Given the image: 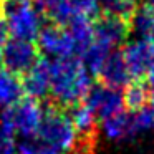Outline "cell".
<instances>
[{
    "label": "cell",
    "instance_id": "18",
    "mask_svg": "<svg viewBox=\"0 0 154 154\" xmlns=\"http://www.w3.org/2000/svg\"><path fill=\"white\" fill-rule=\"evenodd\" d=\"M66 4L73 18L85 17V18H90V20H94L100 15L98 0H66Z\"/></svg>",
    "mask_w": 154,
    "mask_h": 154
},
{
    "label": "cell",
    "instance_id": "11",
    "mask_svg": "<svg viewBox=\"0 0 154 154\" xmlns=\"http://www.w3.org/2000/svg\"><path fill=\"white\" fill-rule=\"evenodd\" d=\"M96 76L101 85H106L109 88H116V90L126 88L131 83V80H133L129 68H128L126 61H124L123 53L118 50H114L106 58V61L103 63V66L98 71Z\"/></svg>",
    "mask_w": 154,
    "mask_h": 154
},
{
    "label": "cell",
    "instance_id": "10",
    "mask_svg": "<svg viewBox=\"0 0 154 154\" xmlns=\"http://www.w3.org/2000/svg\"><path fill=\"white\" fill-rule=\"evenodd\" d=\"M93 28L94 40L114 50L126 42L128 35L131 32V23L128 20H121L116 17L101 15V17L94 18Z\"/></svg>",
    "mask_w": 154,
    "mask_h": 154
},
{
    "label": "cell",
    "instance_id": "20",
    "mask_svg": "<svg viewBox=\"0 0 154 154\" xmlns=\"http://www.w3.org/2000/svg\"><path fill=\"white\" fill-rule=\"evenodd\" d=\"M0 154H17L14 136L0 128Z\"/></svg>",
    "mask_w": 154,
    "mask_h": 154
},
{
    "label": "cell",
    "instance_id": "5",
    "mask_svg": "<svg viewBox=\"0 0 154 154\" xmlns=\"http://www.w3.org/2000/svg\"><path fill=\"white\" fill-rule=\"evenodd\" d=\"M152 128V114L151 109L144 108L139 111H121L118 114L101 121V131L106 139L119 143V141L134 139L139 134L146 133Z\"/></svg>",
    "mask_w": 154,
    "mask_h": 154
},
{
    "label": "cell",
    "instance_id": "22",
    "mask_svg": "<svg viewBox=\"0 0 154 154\" xmlns=\"http://www.w3.org/2000/svg\"><path fill=\"white\" fill-rule=\"evenodd\" d=\"M146 85H147V88H149V91H151V100H152L154 98V65L149 70V73L146 75Z\"/></svg>",
    "mask_w": 154,
    "mask_h": 154
},
{
    "label": "cell",
    "instance_id": "2",
    "mask_svg": "<svg viewBox=\"0 0 154 154\" xmlns=\"http://www.w3.org/2000/svg\"><path fill=\"white\" fill-rule=\"evenodd\" d=\"M0 15L12 38L33 42L43 28V15L27 0H0Z\"/></svg>",
    "mask_w": 154,
    "mask_h": 154
},
{
    "label": "cell",
    "instance_id": "13",
    "mask_svg": "<svg viewBox=\"0 0 154 154\" xmlns=\"http://www.w3.org/2000/svg\"><path fill=\"white\" fill-rule=\"evenodd\" d=\"M23 83L18 75L8 70H0V106L8 108L23 98Z\"/></svg>",
    "mask_w": 154,
    "mask_h": 154
},
{
    "label": "cell",
    "instance_id": "23",
    "mask_svg": "<svg viewBox=\"0 0 154 154\" xmlns=\"http://www.w3.org/2000/svg\"><path fill=\"white\" fill-rule=\"evenodd\" d=\"M143 2H144V7L154 12V0H143Z\"/></svg>",
    "mask_w": 154,
    "mask_h": 154
},
{
    "label": "cell",
    "instance_id": "14",
    "mask_svg": "<svg viewBox=\"0 0 154 154\" xmlns=\"http://www.w3.org/2000/svg\"><path fill=\"white\" fill-rule=\"evenodd\" d=\"M66 28L70 30L71 37H73V40H75L76 57L81 58V55L88 50V47H90L94 40L93 22H91L90 18H85V17H76L66 25Z\"/></svg>",
    "mask_w": 154,
    "mask_h": 154
},
{
    "label": "cell",
    "instance_id": "4",
    "mask_svg": "<svg viewBox=\"0 0 154 154\" xmlns=\"http://www.w3.org/2000/svg\"><path fill=\"white\" fill-rule=\"evenodd\" d=\"M37 139L53 147L60 154L73 151L76 146V131L73 128L70 116L60 106H48L45 111L43 121L37 133Z\"/></svg>",
    "mask_w": 154,
    "mask_h": 154
},
{
    "label": "cell",
    "instance_id": "21",
    "mask_svg": "<svg viewBox=\"0 0 154 154\" xmlns=\"http://www.w3.org/2000/svg\"><path fill=\"white\" fill-rule=\"evenodd\" d=\"M7 35H8L7 25H5V20L2 18V15H0V51H2V48H4L5 42L8 40V38H7Z\"/></svg>",
    "mask_w": 154,
    "mask_h": 154
},
{
    "label": "cell",
    "instance_id": "8",
    "mask_svg": "<svg viewBox=\"0 0 154 154\" xmlns=\"http://www.w3.org/2000/svg\"><path fill=\"white\" fill-rule=\"evenodd\" d=\"M123 57L133 80L144 78L154 65V45L146 38H136L124 45Z\"/></svg>",
    "mask_w": 154,
    "mask_h": 154
},
{
    "label": "cell",
    "instance_id": "19",
    "mask_svg": "<svg viewBox=\"0 0 154 154\" xmlns=\"http://www.w3.org/2000/svg\"><path fill=\"white\" fill-rule=\"evenodd\" d=\"M17 154H60V152L55 151L53 147L47 146L45 143H42L37 137H32V139H25L22 144H18Z\"/></svg>",
    "mask_w": 154,
    "mask_h": 154
},
{
    "label": "cell",
    "instance_id": "26",
    "mask_svg": "<svg viewBox=\"0 0 154 154\" xmlns=\"http://www.w3.org/2000/svg\"><path fill=\"white\" fill-rule=\"evenodd\" d=\"M27 2H28V0H27Z\"/></svg>",
    "mask_w": 154,
    "mask_h": 154
},
{
    "label": "cell",
    "instance_id": "3",
    "mask_svg": "<svg viewBox=\"0 0 154 154\" xmlns=\"http://www.w3.org/2000/svg\"><path fill=\"white\" fill-rule=\"evenodd\" d=\"M43 116L45 111L40 101L27 96L22 98L14 106L5 108L0 116V128L12 136L18 134L25 139H32L37 136Z\"/></svg>",
    "mask_w": 154,
    "mask_h": 154
},
{
    "label": "cell",
    "instance_id": "25",
    "mask_svg": "<svg viewBox=\"0 0 154 154\" xmlns=\"http://www.w3.org/2000/svg\"><path fill=\"white\" fill-rule=\"evenodd\" d=\"M151 114H152V128H154V98H152V108H151Z\"/></svg>",
    "mask_w": 154,
    "mask_h": 154
},
{
    "label": "cell",
    "instance_id": "9",
    "mask_svg": "<svg viewBox=\"0 0 154 154\" xmlns=\"http://www.w3.org/2000/svg\"><path fill=\"white\" fill-rule=\"evenodd\" d=\"M85 103L90 106V109L101 121L124 111L123 93L116 88H109L101 83L96 85V86H91L88 96L85 98Z\"/></svg>",
    "mask_w": 154,
    "mask_h": 154
},
{
    "label": "cell",
    "instance_id": "16",
    "mask_svg": "<svg viewBox=\"0 0 154 154\" xmlns=\"http://www.w3.org/2000/svg\"><path fill=\"white\" fill-rule=\"evenodd\" d=\"M98 4L103 15L128 22H131L133 15L137 12V0H98Z\"/></svg>",
    "mask_w": 154,
    "mask_h": 154
},
{
    "label": "cell",
    "instance_id": "7",
    "mask_svg": "<svg viewBox=\"0 0 154 154\" xmlns=\"http://www.w3.org/2000/svg\"><path fill=\"white\" fill-rule=\"evenodd\" d=\"M37 45L40 53H43L48 58H53V60L76 57L75 40L65 25H45L40 35L37 37Z\"/></svg>",
    "mask_w": 154,
    "mask_h": 154
},
{
    "label": "cell",
    "instance_id": "1",
    "mask_svg": "<svg viewBox=\"0 0 154 154\" xmlns=\"http://www.w3.org/2000/svg\"><path fill=\"white\" fill-rule=\"evenodd\" d=\"M50 94L60 108H71L83 103L91 90V73L78 57L53 60Z\"/></svg>",
    "mask_w": 154,
    "mask_h": 154
},
{
    "label": "cell",
    "instance_id": "6",
    "mask_svg": "<svg viewBox=\"0 0 154 154\" xmlns=\"http://www.w3.org/2000/svg\"><path fill=\"white\" fill-rule=\"evenodd\" d=\"M40 60V50L33 42L8 38L0 51V63L4 70L15 75H25L37 61Z\"/></svg>",
    "mask_w": 154,
    "mask_h": 154
},
{
    "label": "cell",
    "instance_id": "24",
    "mask_svg": "<svg viewBox=\"0 0 154 154\" xmlns=\"http://www.w3.org/2000/svg\"><path fill=\"white\" fill-rule=\"evenodd\" d=\"M146 40L152 42V45H154V23H152V28H151V32H149V35H147V38H146Z\"/></svg>",
    "mask_w": 154,
    "mask_h": 154
},
{
    "label": "cell",
    "instance_id": "12",
    "mask_svg": "<svg viewBox=\"0 0 154 154\" xmlns=\"http://www.w3.org/2000/svg\"><path fill=\"white\" fill-rule=\"evenodd\" d=\"M23 91L28 98L42 100L50 94L51 85V63L48 60H38L23 75Z\"/></svg>",
    "mask_w": 154,
    "mask_h": 154
},
{
    "label": "cell",
    "instance_id": "15",
    "mask_svg": "<svg viewBox=\"0 0 154 154\" xmlns=\"http://www.w3.org/2000/svg\"><path fill=\"white\" fill-rule=\"evenodd\" d=\"M123 100H124V106L129 111H139L147 106V103L151 100V91L146 83L134 80L124 88Z\"/></svg>",
    "mask_w": 154,
    "mask_h": 154
},
{
    "label": "cell",
    "instance_id": "17",
    "mask_svg": "<svg viewBox=\"0 0 154 154\" xmlns=\"http://www.w3.org/2000/svg\"><path fill=\"white\" fill-rule=\"evenodd\" d=\"M113 51H114L113 48H109V47H106V45L100 43V42L93 40V43L88 47V50L81 55V61H83V65L86 66V70L90 71L91 75L96 76L98 71L103 66V63L106 61V58L109 57Z\"/></svg>",
    "mask_w": 154,
    "mask_h": 154
}]
</instances>
